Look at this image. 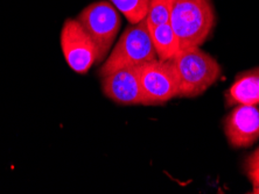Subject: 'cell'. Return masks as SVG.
I'll list each match as a JSON object with an SVG mask.
<instances>
[{
  "mask_svg": "<svg viewBox=\"0 0 259 194\" xmlns=\"http://www.w3.org/2000/svg\"><path fill=\"white\" fill-rule=\"evenodd\" d=\"M96 47V62L101 63L111 49L121 27V18L111 3L100 0L88 5L76 19Z\"/></svg>",
  "mask_w": 259,
  "mask_h": 194,
  "instance_id": "4",
  "label": "cell"
},
{
  "mask_svg": "<svg viewBox=\"0 0 259 194\" xmlns=\"http://www.w3.org/2000/svg\"><path fill=\"white\" fill-rule=\"evenodd\" d=\"M169 24L181 49L200 47L210 36L215 26L211 0H169Z\"/></svg>",
  "mask_w": 259,
  "mask_h": 194,
  "instance_id": "1",
  "label": "cell"
},
{
  "mask_svg": "<svg viewBox=\"0 0 259 194\" xmlns=\"http://www.w3.org/2000/svg\"><path fill=\"white\" fill-rule=\"evenodd\" d=\"M102 91L118 105H145L139 67H126L103 76Z\"/></svg>",
  "mask_w": 259,
  "mask_h": 194,
  "instance_id": "7",
  "label": "cell"
},
{
  "mask_svg": "<svg viewBox=\"0 0 259 194\" xmlns=\"http://www.w3.org/2000/svg\"><path fill=\"white\" fill-rule=\"evenodd\" d=\"M227 107L259 105V68L239 74L224 94Z\"/></svg>",
  "mask_w": 259,
  "mask_h": 194,
  "instance_id": "9",
  "label": "cell"
},
{
  "mask_svg": "<svg viewBox=\"0 0 259 194\" xmlns=\"http://www.w3.org/2000/svg\"><path fill=\"white\" fill-rule=\"evenodd\" d=\"M170 2L169 0H150L146 15L147 26L169 24Z\"/></svg>",
  "mask_w": 259,
  "mask_h": 194,
  "instance_id": "12",
  "label": "cell"
},
{
  "mask_svg": "<svg viewBox=\"0 0 259 194\" xmlns=\"http://www.w3.org/2000/svg\"><path fill=\"white\" fill-rule=\"evenodd\" d=\"M61 48L72 71L85 75L96 62V47L76 19H67L61 30Z\"/></svg>",
  "mask_w": 259,
  "mask_h": 194,
  "instance_id": "6",
  "label": "cell"
},
{
  "mask_svg": "<svg viewBox=\"0 0 259 194\" xmlns=\"http://www.w3.org/2000/svg\"><path fill=\"white\" fill-rule=\"evenodd\" d=\"M151 39L159 59L169 60L180 50L177 34L170 24L148 26Z\"/></svg>",
  "mask_w": 259,
  "mask_h": 194,
  "instance_id": "10",
  "label": "cell"
},
{
  "mask_svg": "<svg viewBox=\"0 0 259 194\" xmlns=\"http://www.w3.org/2000/svg\"><path fill=\"white\" fill-rule=\"evenodd\" d=\"M244 167L247 177L252 184V193L259 194V148L246 158Z\"/></svg>",
  "mask_w": 259,
  "mask_h": 194,
  "instance_id": "13",
  "label": "cell"
},
{
  "mask_svg": "<svg viewBox=\"0 0 259 194\" xmlns=\"http://www.w3.org/2000/svg\"><path fill=\"white\" fill-rule=\"evenodd\" d=\"M145 106H157L179 97V81L172 59L155 58L139 67Z\"/></svg>",
  "mask_w": 259,
  "mask_h": 194,
  "instance_id": "5",
  "label": "cell"
},
{
  "mask_svg": "<svg viewBox=\"0 0 259 194\" xmlns=\"http://www.w3.org/2000/svg\"><path fill=\"white\" fill-rule=\"evenodd\" d=\"M130 24H138L146 19L150 0H109Z\"/></svg>",
  "mask_w": 259,
  "mask_h": 194,
  "instance_id": "11",
  "label": "cell"
},
{
  "mask_svg": "<svg viewBox=\"0 0 259 194\" xmlns=\"http://www.w3.org/2000/svg\"><path fill=\"white\" fill-rule=\"evenodd\" d=\"M224 133L235 149L252 146L259 140V108L254 105H236L224 120Z\"/></svg>",
  "mask_w": 259,
  "mask_h": 194,
  "instance_id": "8",
  "label": "cell"
},
{
  "mask_svg": "<svg viewBox=\"0 0 259 194\" xmlns=\"http://www.w3.org/2000/svg\"><path fill=\"white\" fill-rule=\"evenodd\" d=\"M179 81L178 98H195L203 94L222 74L219 62L200 47L181 49L173 57Z\"/></svg>",
  "mask_w": 259,
  "mask_h": 194,
  "instance_id": "2",
  "label": "cell"
},
{
  "mask_svg": "<svg viewBox=\"0 0 259 194\" xmlns=\"http://www.w3.org/2000/svg\"><path fill=\"white\" fill-rule=\"evenodd\" d=\"M155 58L158 56L145 19L138 24L127 26L108 59L98 70V75L103 77L121 68L140 67Z\"/></svg>",
  "mask_w": 259,
  "mask_h": 194,
  "instance_id": "3",
  "label": "cell"
}]
</instances>
